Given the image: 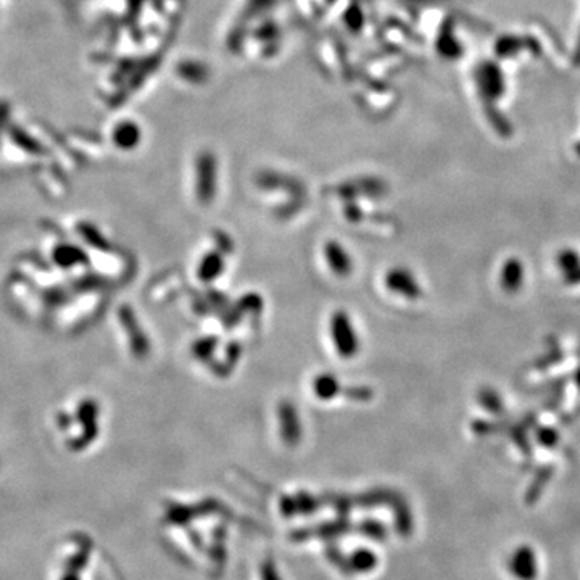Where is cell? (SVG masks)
Masks as SVG:
<instances>
[{
  "instance_id": "cell-2",
  "label": "cell",
  "mask_w": 580,
  "mask_h": 580,
  "mask_svg": "<svg viewBox=\"0 0 580 580\" xmlns=\"http://www.w3.org/2000/svg\"><path fill=\"white\" fill-rule=\"evenodd\" d=\"M509 571L518 580H535L539 576V561L530 546H519L509 560Z\"/></svg>"
},
{
  "instance_id": "cell-3",
  "label": "cell",
  "mask_w": 580,
  "mask_h": 580,
  "mask_svg": "<svg viewBox=\"0 0 580 580\" xmlns=\"http://www.w3.org/2000/svg\"><path fill=\"white\" fill-rule=\"evenodd\" d=\"M388 287L397 292H402L404 295H409V297H414L418 294V287H416V282L411 278V276L404 273V271H397V273H390L388 274Z\"/></svg>"
},
{
  "instance_id": "cell-1",
  "label": "cell",
  "mask_w": 580,
  "mask_h": 580,
  "mask_svg": "<svg viewBox=\"0 0 580 580\" xmlns=\"http://www.w3.org/2000/svg\"><path fill=\"white\" fill-rule=\"evenodd\" d=\"M331 332L334 344L337 345V350L344 356H352L358 350V340L355 337V331L350 324V319L344 313H337L332 318Z\"/></svg>"
},
{
  "instance_id": "cell-4",
  "label": "cell",
  "mask_w": 580,
  "mask_h": 580,
  "mask_svg": "<svg viewBox=\"0 0 580 580\" xmlns=\"http://www.w3.org/2000/svg\"><path fill=\"white\" fill-rule=\"evenodd\" d=\"M327 260L329 263H331L332 268L335 269L334 273H340V274H347L350 269V262L348 258L345 257L344 250L339 247V243H329L327 247Z\"/></svg>"
}]
</instances>
